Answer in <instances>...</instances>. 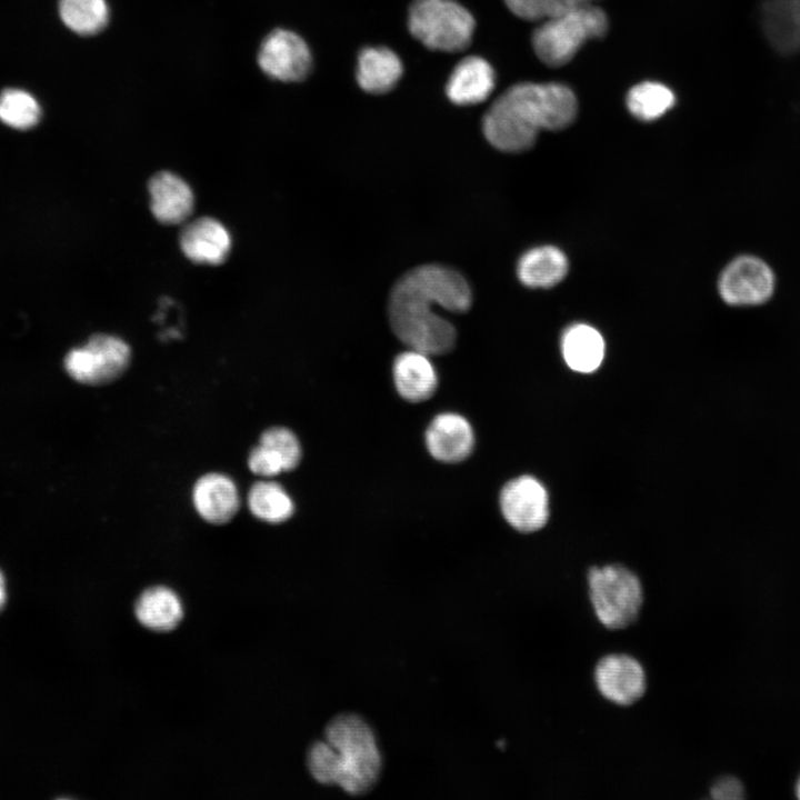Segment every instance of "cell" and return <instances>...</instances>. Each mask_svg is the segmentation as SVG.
I'll return each mask as SVG.
<instances>
[{
	"label": "cell",
	"mask_w": 800,
	"mask_h": 800,
	"mask_svg": "<svg viewBox=\"0 0 800 800\" xmlns=\"http://www.w3.org/2000/svg\"><path fill=\"white\" fill-rule=\"evenodd\" d=\"M472 293L458 271L424 264L403 274L393 286L389 299V320L394 334L409 349L428 356L451 351L456 329L436 312V307L453 312L470 308Z\"/></svg>",
	"instance_id": "6da1fadb"
},
{
	"label": "cell",
	"mask_w": 800,
	"mask_h": 800,
	"mask_svg": "<svg viewBox=\"0 0 800 800\" xmlns=\"http://www.w3.org/2000/svg\"><path fill=\"white\" fill-rule=\"evenodd\" d=\"M307 766L314 780L337 784L357 796L369 791L381 772V753L370 726L358 714L331 719L324 739L309 749Z\"/></svg>",
	"instance_id": "7a4b0ae2"
},
{
	"label": "cell",
	"mask_w": 800,
	"mask_h": 800,
	"mask_svg": "<svg viewBox=\"0 0 800 800\" xmlns=\"http://www.w3.org/2000/svg\"><path fill=\"white\" fill-rule=\"evenodd\" d=\"M608 29L606 12L589 3L567 9L542 21L532 32V48L544 64L562 67L574 58L587 41L603 38Z\"/></svg>",
	"instance_id": "3957f363"
},
{
	"label": "cell",
	"mask_w": 800,
	"mask_h": 800,
	"mask_svg": "<svg viewBox=\"0 0 800 800\" xmlns=\"http://www.w3.org/2000/svg\"><path fill=\"white\" fill-rule=\"evenodd\" d=\"M589 599L597 619L610 630L631 626L639 617L643 590L637 574L621 564L592 567Z\"/></svg>",
	"instance_id": "277c9868"
},
{
	"label": "cell",
	"mask_w": 800,
	"mask_h": 800,
	"mask_svg": "<svg viewBox=\"0 0 800 800\" xmlns=\"http://www.w3.org/2000/svg\"><path fill=\"white\" fill-rule=\"evenodd\" d=\"M408 26L427 48L457 52L469 47L476 22L466 8L452 0H414Z\"/></svg>",
	"instance_id": "5b68a950"
},
{
	"label": "cell",
	"mask_w": 800,
	"mask_h": 800,
	"mask_svg": "<svg viewBox=\"0 0 800 800\" xmlns=\"http://www.w3.org/2000/svg\"><path fill=\"white\" fill-rule=\"evenodd\" d=\"M487 141L503 152H522L533 147L540 131L517 84L501 93L482 119Z\"/></svg>",
	"instance_id": "8992f818"
},
{
	"label": "cell",
	"mask_w": 800,
	"mask_h": 800,
	"mask_svg": "<svg viewBox=\"0 0 800 800\" xmlns=\"http://www.w3.org/2000/svg\"><path fill=\"white\" fill-rule=\"evenodd\" d=\"M718 293L729 307L759 308L770 302L777 290V274L772 266L756 253H741L721 270Z\"/></svg>",
	"instance_id": "52a82bcc"
},
{
	"label": "cell",
	"mask_w": 800,
	"mask_h": 800,
	"mask_svg": "<svg viewBox=\"0 0 800 800\" xmlns=\"http://www.w3.org/2000/svg\"><path fill=\"white\" fill-rule=\"evenodd\" d=\"M131 361L129 344L122 339L98 333L81 347L71 349L63 366L77 382L88 386H103L120 378Z\"/></svg>",
	"instance_id": "ba28073f"
},
{
	"label": "cell",
	"mask_w": 800,
	"mask_h": 800,
	"mask_svg": "<svg viewBox=\"0 0 800 800\" xmlns=\"http://www.w3.org/2000/svg\"><path fill=\"white\" fill-rule=\"evenodd\" d=\"M499 502L507 522L521 532L536 531L547 522L548 493L542 483L531 476H520L507 482Z\"/></svg>",
	"instance_id": "9c48e42d"
},
{
	"label": "cell",
	"mask_w": 800,
	"mask_h": 800,
	"mask_svg": "<svg viewBox=\"0 0 800 800\" xmlns=\"http://www.w3.org/2000/svg\"><path fill=\"white\" fill-rule=\"evenodd\" d=\"M311 53L304 40L297 33L277 29L262 41L258 52L261 70L272 79L283 82L300 81L311 68Z\"/></svg>",
	"instance_id": "30bf717a"
},
{
	"label": "cell",
	"mask_w": 800,
	"mask_h": 800,
	"mask_svg": "<svg viewBox=\"0 0 800 800\" xmlns=\"http://www.w3.org/2000/svg\"><path fill=\"white\" fill-rule=\"evenodd\" d=\"M600 694L618 706H630L646 692V672L641 663L626 653L602 657L594 668Z\"/></svg>",
	"instance_id": "8fae6325"
},
{
	"label": "cell",
	"mask_w": 800,
	"mask_h": 800,
	"mask_svg": "<svg viewBox=\"0 0 800 800\" xmlns=\"http://www.w3.org/2000/svg\"><path fill=\"white\" fill-rule=\"evenodd\" d=\"M540 130H562L576 120L578 100L571 88L559 82L518 83Z\"/></svg>",
	"instance_id": "7c38bea8"
},
{
	"label": "cell",
	"mask_w": 800,
	"mask_h": 800,
	"mask_svg": "<svg viewBox=\"0 0 800 800\" xmlns=\"http://www.w3.org/2000/svg\"><path fill=\"white\" fill-rule=\"evenodd\" d=\"M426 446L438 461L456 463L467 459L474 446V432L461 414L443 412L436 416L426 431Z\"/></svg>",
	"instance_id": "4fadbf2b"
},
{
	"label": "cell",
	"mask_w": 800,
	"mask_h": 800,
	"mask_svg": "<svg viewBox=\"0 0 800 800\" xmlns=\"http://www.w3.org/2000/svg\"><path fill=\"white\" fill-rule=\"evenodd\" d=\"M179 243L184 256L191 261L220 264L229 256L231 237L220 221L201 217L184 224Z\"/></svg>",
	"instance_id": "5bb4252c"
},
{
	"label": "cell",
	"mask_w": 800,
	"mask_h": 800,
	"mask_svg": "<svg viewBox=\"0 0 800 800\" xmlns=\"http://www.w3.org/2000/svg\"><path fill=\"white\" fill-rule=\"evenodd\" d=\"M758 17L767 42L777 52L800 53V0H763Z\"/></svg>",
	"instance_id": "9a60e30c"
},
{
	"label": "cell",
	"mask_w": 800,
	"mask_h": 800,
	"mask_svg": "<svg viewBox=\"0 0 800 800\" xmlns=\"http://www.w3.org/2000/svg\"><path fill=\"white\" fill-rule=\"evenodd\" d=\"M192 501L198 514L211 524L228 523L240 507L237 486L219 472L206 473L197 480Z\"/></svg>",
	"instance_id": "2e32d148"
},
{
	"label": "cell",
	"mask_w": 800,
	"mask_h": 800,
	"mask_svg": "<svg viewBox=\"0 0 800 800\" xmlns=\"http://www.w3.org/2000/svg\"><path fill=\"white\" fill-rule=\"evenodd\" d=\"M150 209L166 224H179L193 211L194 196L188 183L169 171L156 173L148 183Z\"/></svg>",
	"instance_id": "e0dca14e"
},
{
	"label": "cell",
	"mask_w": 800,
	"mask_h": 800,
	"mask_svg": "<svg viewBox=\"0 0 800 800\" xmlns=\"http://www.w3.org/2000/svg\"><path fill=\"white\" fill-rule=\"evenodd\" d=\"M392 376L398 393L409 402L426 401L437 390L438 374L430 356L413 349L396 357Z\"/></svg>",
	"instance_id": "ac0fdd59"
},
{
	"label": "cell",
	"mask_w": 800,
	"mask_h": 800,
	"mask_svg": "<svg viewBox=\"0 0 800 800\" xmlns=\"http://www.w3.org/2000/svg\"><path fill=\"white\" fill-rule=\"evenodd\" d=\"M496 73L491 64L477 56L462 59L452 70L446 92L459 106L483 102L493 91Z\"/></svg>",
	"instance_id": "d6986e66"
},
{
	"label": "cell",
	"mask_w": 800,
	"mask_h": 800,
	"mask_svg": "<svg viewBox=\"0 0 800 800\" xmlns=\"http://www.w3.org/2000/svg\"><path fill=\"white\" fill-rule=\"evenodd\" d=\"M568 259L553 246H539L526 251L517 263V276L529 288H551L567 276Z\"/></svg>",
	"instance_id": "ffe728a7"
},
{
	"label": "cell",
	"mask_w": 800,
	"mask_h": 800,
	"mask_svg": "<svg viewBox=\"0 0 800 800\" xmlns=\"http://www.w3.org/2000/svg\"><path fill=\"white\" fill-rule=\"evenodd\" d=\"M134 613L146 628L164 632L173 630L183 617L180 597L166 586L146 589L136 601Z\"/></svg>",
	"instance_id": "44dd1931"
},
{
	"label": "cell",
	"mask_w": 800,
	"mask_h": 800,
	"mask_svg": "<svg viewBox=\"0 0 800 800\" xmlns=\"http://www.w3.org/2000/svg\"><path fill=\"white\" fill-rule=\"evenodd\" d=\"M399 57L388 48H366L358 57L357 81L369 93L390 91L402 76Z\"/></svg>",
	"instance_id": "7402d4cb"
},
{
	"label": "cell",
	"mask_w": 800,
	"mask_h": 800,
	"mask_svg": "<svg viewBox=\"0 0 800 800\" xmlns=\"http://www.w3.org/2000/svg\"><path fill=\"white\" fill-rule=\"evenodd\" d=\"M566 363L578 372H592L604 357V340L600 332L587 323L570 326L561 339Z\"/></svg>",
	"instance_id": "603a6c76"
},
{
	"label": "cell",
	"mask_w": 800,
	"mask_h": 800,
	"mask_svg": "<svg viewBox=\"0 0 800 800\" xmlns=\"http://www.w3.org/2000/svg\"><path fill=\"white\" fill-rule=\"evenodd\" d=\"M674 92L658 81H642L631 87L626 97L629 112L641 121H654L676 104Z\"/></svg>",
	"instance_id": "cb8c5ba5"
},
{
	"label": "cell",
	"mask_w": 800,
	"mask_h": 800,
	"mask_svg": "<svg viewBox=\"0 0 800 800\" xmlns=\"http://www.w3.org/2000/svg\"><path fill=\"white\" fill-rule=\"evenodd\" d=\"M248 506L256 518L274 524L287 521L294 512L291 497L274 481L256 482L250 488Z\"/></svg>",
	"instance_id": "d4e9b609"
},
{
	"label": "cell",
	"mask_w": 800,
	"mask_h": 800,
	"mask_svg": "<svg viewBox=\"0 0 800 800\" xmlns=\"http://www.w3.org/2000/svg\"><path fill=\"white\" fill-rule=\"evenodd\" d=\"M58 12L62 23L79 36L99 33L109 20L106 0H59Z\"/></svg>",
	"instance_id": "484cf974"
},
{
	"label": "cell",
	"mask_w": 800,
	"mask_h": 800,
	"mask_svg": "<svg viewBox=\"0 0 800 800\" xmlns=\"http://www.w3.org/2000/svg\"><path fill=\"white\" fill-rule=\"evenodd\" d=\"M41 118V107L33 94L20 88H7L0 92V121L6 126L27 130Z\"/></svg>",
	"instance_id": "4316f807"
},
{
	"label": "cell",
	"mask_w": 800,
	"mask_h": 800,
	"mask_svg": "<svg viewBox=\"0 0 800 800\" xmlns=\"http://www.w3.org/2000/svg\"><path fill=\"white\" fill-rule=\"evenodd\" d=\"M259 443L270 449L281 460L286 471L293 470L301 461L300 442L288 428H268L261 433Z\"/></svg>",
	"instance_id": "83f0119b"
},
{
	"label": "cell",
	"mask_w": 800,
	"mask_h": 800,
	"mask_svg": "<svg viewBox=\"0 0 800 800\" xmlns=\"http://www.w3.org/2000/svg\"><path fill=\"white\" fill-rule=\"evenodd\" d=\"M518 18L542 22L567 10L560 0H503Z\"/></svg>",
	"instance_id": "f1b7e54d"
},
{
	"label": "cell",
	"mask_w": 800,
	"mask_h": 800,
	"mask_svg": "<svg viewBox=\"0 0 800 800\" xmlns=\"http://www.w3.org/2000/svg\"><path fill=\"white\" fill-rule=\"evenodd\" d=\"M248 467L254 474L261 477H274L286 471L281 460L260 443L250 451Z\"/></svg>",
	"instance_id": "f546056e"
},
{
	"label": "cell",
	"mask_w": 800,
	"mask_h": 800,
	"mask_svg": "<svg viewBox=\"0 0 800 800\" xmlns=\"http://www.w3.org/2000/svg\"><path fill=\"white\" fill-rule=\"evenodd\" d=\"M710 796L717 800H738L744 797V789L736 777L724 776L712 784Z\"/></svg>",
	"instance_id": "4dcf8cb0"
},
{
	"label": "cell",
	"mask_w": 800,
	"mask_h": 800,
	"mask_svg": "<svg viewBox=\"0 0 800 800\" xmlns=\"http://www.w3.org/2000/svg\"><path fill=\"white\" fill-rule=\"evenodd\" d=\"M567 9L576 8L592 3V0H560Z\"/></svg>",
	"instance_id": "1f68e13d"
},
{
	"label": "cell",
	"mask_w": 800,
	"mask_h": 800,
	"mask_svg": "<svg viewBox=\"0 0 800 800\" xmlns=\"http://www.w3.org/2000/svg\"><path fill=\"white\" fill-rule=\"evenodd\" d=\"M6 598H7V591H6L4 577H3L2 572L0 571V610L3 608V606L6 603Z\"/></svg>",
	"instance_id": "d6a6232c"
},
{
	"label": "cell",
	"mask_w": 800,
	"mask_h": 800,
	"mask_svg": "<svg viewBox=\"0 0 800 800\" xmlns=\"http://www.w3.org/2000/svg\"><path fill=\"white\" fill-rule=\"evenodd\" d=\"M794 790H796L797 797L800 799V777H799V779H798V781H797V783H796V789H794Z\"/></svg>",
	"instance_id": "836d02e7"
}]
</instances>
